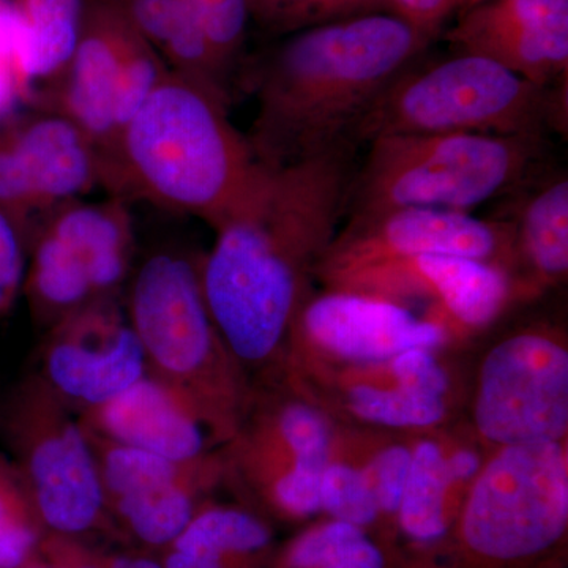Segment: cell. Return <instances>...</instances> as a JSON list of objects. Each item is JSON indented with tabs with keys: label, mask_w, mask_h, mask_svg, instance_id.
Returning <instances> with one entry per match:
<instances>
[{
	"label": "cell",
	"mask_w": 568,
	"mask_h": 568,
	"mask_svg": "<svg viewBox=\"0 0 568 568\" xmlns=\"http://www.w3.org/2000/svg\"><path fill=\"white\" fill-rule=\"evenodd\" d=\"M358 144L260 164L200 263L205 302L245 376H283L291 327L345 219Z\"/></svg>",
	"instance_id": "obj_1"
},
{
	"label": "cell",
	"mask_w": 568,
	"mask_h": 568,
	"mask_svg": "<svg viewBox=\"0 0 568 568\" xmlns=\"http://www.w3.org/2000/svg\"><path fill=\"white\" fill-rule=\"evenodd\" d=\"M433 40L388 11L295 32L257 82L246 134L256 162L286 166L353 141L381 93Z\"/></svg>",
	"instance_id": "obj_2"
},
{
	"label": "cell",
	"mask_w": 568,
	"mask_h": 568,
	"mask_svg": "<svg viewBox=\"0 0 568 568\" xmlns=\"http://www.w3.org/2000/svg\"><path fill=\"white\" fill-rule=\"evenodd\" d=\"M260 163L227 104L168 73L126 123L104 164L115 197L140 196L189 213L213 231L242 200Z\"/></svg>",
	"instance_id": "obj_3"
},
{
	"label": "cell",
	"mask_w": 568,
	"mask_h": 568,
	"mask_svg": "<svg viewBox=\"0 0 568 568\" xmlns=\"http://www.w3.org/2000/svg\"><path fill=\"white\" fill-rule=\"evenodd\" d=\"M545 136L392 134L368 142L346 219L396 209L470 213L519 189L544 162Z\"/></svg>",
	"instance_id": "obj_4"
},
{
	"label": "cell",
	"mask_w": 568,
	"mask_h": 568,
	"mask_svg": "<svg viewBox=\"0 0 568 568\" xmlns=\"http://www.w3.org/2000/svg\"><path fill=\"white\" fill-rule=\"evenodd\" d=\"M126 315L148 372L185 396L222 446L230 444L244 422L253 387L213 321L200 263L181 254H153L134 278Z\"/></svg>",
	"instance_id": "obj_5"
},
{
	"label": "cell",
	"mask_w": 568,
	"mask_h": 568,
	"mask_svg": "<svg viewBox=\"0 0 568 568\" xmlns=\"http://www.w3.org/2000/svg\"><path fill=\"white\" fill-rule=\"evenodd\" d=\"M562 92L534 84L506 67L459 52L410 63L381 93L361 123L355 144L392 134L485 133L544 136L555 125Z\"/></svg>",
	"instance_id": "obj_6"
},
{
	"label": "cell",
	"mask_w": 568,
	"mask_h": 568,
	"mask_svg": "<svg viewBox=\"0 0 568 568\" xmlns=\"http://www.w3.org/2000/svg\"><path fill=\"white\" fill-rule=\"evenodd\" d=\"M0 432L44 534L114 536L89 437L39 373L7 396Z\"/></svg>",
	"instance_id": "obj_7"
},
{
	"label": "cell",
	"mask_w": 568,
	"mask_h": 568,
	"mask_svg": "<svg viewBox=\"0 0 568 568\" xmlns=\"http://www.w3.org/2000/svg\"><path fill=\"white\" fill-rule=\"evenodd\" d=\"M568 523L564 443L497 448L467 493L463 537L489 559L536 556L558 544Z\"/></svg>",
	"instance_id": "obj_8"
},
{
	"label": "cell",
	"mask_w": 568,
	"mask_h": 568,
	"mask_svg": "<svg viewBox=\"0 0 568 568\" xmlns=\"http://www.w3.org/2000/svg\"><path fill=\"white\" fill-rule=\"evenodd\" d=\"M478 436L497 448L564 443L568 433V351L562 335L530 328L484 358L474 405Z\"/></svg>",
	"instance_id": "obj_9"
},
{
	"label": "cell",
	"mask_w": 568,
	"mask_h": 568,
	"mask_svg": "<svg viewBox=\"0 0 568 568\" xmlns=\"http://www.w3.org/2000/svg\"><path fill=\"white\" fill-rule=\"evenodd\" d=\"M85 432V429H84ZM112 532L159 555L227 480L224 446L193 459H173L89 435Z\"/></svg>",
	"instance_id": "obj_10"
},
{
	"label": "cell",
	"mask_w": 568,
	"mask_h": 568,
	"mask_svg": "<svg viewBox=\"0 0 568 568\" xmlns=\"http://www.w3.org/2000/svg\"><path fill=\"white\" fill-rule=\"evenodd\" d=\"M422 254L467 257L500 265L517 275L511 220H485L473 213L432 209H396L347 219L325 252L316 276L327 284L368 265Z\"/></svg>",
	"instance_id": "obj_11"
},
{
	"label": "cell",
	"mask_w": 568,
	"mask_h": 568,
	"mask_svg": "<svg viewBox=\"0 0 568 568\" xmlns=\"http://www.w3.org/2000/svg\"><path fill=\"white\" fill-rule=\"evenodd\" d=\"M448 338L450 332L443 324L418 317L399 302L328 287L310 294L295 315L286 362L323 353L364 368L386 364L414 347L435 351Z\"/></svg>",
	"instance_id": "obj_12"
},
{
	"label": "cell",
	"mask_w": 568,
	"mask_h": 568,
	"mask_svg": "<svg viewBox=\"0 0 568 568\" xmlns=\"http://www.w3.org/2000/svg\"><path fill=\"white\" fill-rule=\"evenodd\" d=\"M39 375L74 414L106 402L148 373L144 351L115 295L48 327Z\"/></svg>",
	"instance_id": "obj_13"
},
{
	"label": "cell",
	"mask_w": 568,
	"mask_h": 568,
	"mask_svg": "<svg viewBox=\"0 0 568 568\" xmlns=\"http://www.w3.org/2000/svg\"><path fill=\"white\" fill-rule=\"evenodd\" d=\"M446 39L551 88L567 80L568 0H480L455 17Z\"/></svg>",
	"instance_id": "obj_14"
},
{
	"label": "cell",
	"mask_w": 568,
	"mask_h": 568,
	"mask_svg": "<svg viewBox=\"0 0 568 568\" xmlns=\"http://www.w3.org/2000/svg\"><path fill=\"white\" fill-rule=\"evenodd\" d=\"M376 284L392 301L432 298L429 317L450 334L487 327L515 297L525 295L517 275L508 268L440 254L387 261L377 271Z\"/></svg>",
	"instance_id": "obj_15"
},
{
	"label": "cell",
	"mask_w": 568,
	"mask_h": 568,
	"mask_svg": "<svg viewBox=\"0 0 568 568\" xmlns=\"http://www.w3.org/2000/svg\"><path fill=\"white\" fill-rule=\"evenodd\" d=\"M77 416L89 435L160 457L193 459L223 447L200 410L149 372Z\"/></svg>",
	"instance_id": "obj_16"
},
{
	"label": "cell",
	"mask_w": 568,
	"mask_h": 568,
	"mask_svg": "<svg viewBox=\"0 0 568 568\" xmlns=\"http://www.w3.org/2000/svg\"><path fill=\"white\" fill-rule=\"evenodd\" d=\"M11 132L39 213L55 211L103 185L99 149L69 119L50 112L11 123Z\"/></svg>",
	"instance_id": "obj_17"
},
{
	"label": "cell",
	"mask_w": 568,
	"mask_h": 568,
	"mask_svg": "<svg viewBox=\"0 0 568 568\" xmlns=\"http://www.w3.org/2000/svg\"><path fill=\"white\" fill-rule=\"evenodd\" d=\"M126 41L92 33L78 40L62 84L52 91L55 114L69 119L99 149L104 162L114 145V100ZM104 182V179H103Z\"/></svg>",
	"instance_id": "obj_18"
},
{
	"label": "cell",
	"mask_w": 568,
	"mask_h": 568,
	"mask_svg": "<svg viewBox=\"0 0 568 568\" xmlns=\"http://www.w3.org/2000/svg\"><path fill=\"white\" fill-rule=\"evenodd\" d=\"M41 227L77 254L99 297L118 293L133 253L132 219L123 200L97 204L71 201L52 211Z\"/></svg>",
	"instance_id": "obj_19"
},
{
	"label": "cell",
	"mask_w": 568,
	"mask_h": 568,
	"mask_svg": "<svg viewBox=\"0 0 568 568\" xmlns=\"http://www.w3.org/2000/svg\"><path fill=\"white\" fill-rule=\"evenodd\" d=\"M271 541V530L256 515L205 500L159 559L163 568H248Z\"/></svg>",
	"instance_id": "obj_20"
},
{
	"label": "cell",
	"mask_w": 568,
	"mask_h": 568,
	"mask_svg": "<svg viewBox=\"0 0 568 568\" xmlns=\"http://www.w3.org/2000/svg\"><path fill=\"white\" fill-rule=\"evenodd\" d=\"M515 213V256L525 294L555 286L568 274V179L555 175L526 196Z\"/></svg>",
	"instance_id": "obj_21"
},
{
	"label": "cell",
	"mask_w": 568,
	"mask_h": 568,
	"mask_svg": "<svg viewBox=\"0 0 568 568\" xmlns=\"http://www.w3.org/2000/svg\"><path fill=\"white\" fill-rule=\"evenodd\" d=\"M132 14L142 33L166 51L175 65L174 74L201 85L230 106L224 65L183 0H133Z\"/></svg>",
	"instance_id": "obj_22"
},
{
	"label": "cell",
	"mask_w": 568,
	"mask_h": 568,
	"mask_svg": "<svg viewBox=\"0 0 568 568\" xmlns=\"http://www.w3.org/2000/svg\"><path fill=\"white\" fill-rule=\"evenodd\" d=\"M17 67L26 100L36 82L62 73L80 40L81 0H21Z\"/></svg>",
	"instance_id": "obj_23"
},
{
	"label": "cell",
	"mask_w": 568,
	"mask_h": 568,
	"mask_svg": "<svg viewBox=\"0 0 568 568\" xmlns=\"http://www.w3.org/2000/svg\"><path fill=\"white\" fill-rule=\"evenodd\" d=\"M22 293L28 297L33 320L44 327L102 298L77 254L43 227L32 241Z\"/></svg>",
	"instance_id": "obj_24"
},
{
	"label": "cell",
	"mask_w": 568,
	"mask_h": 568,
	"mask_svg": "<svg viewBox=\"0 0 568 568\" xmlns=\"http://www.w3.org/2000/svg\"><path fill=\"white\" fill-rule=\"evenodd\" d=\"M452 489L446 450L436 440H418L396 514L407 536L418 541H435L446 534Z\"/></svg>",
	"instance_id": "obj_25"
},
{
	"label": "cell",
	"mask_w": 568,
	"mask_h": 568,
	"mask_svg": "<svg viewBox=\"0 0 568 568\" xmlns=\"http://www.w3.org/2000/svg\"><path fill=\"white\" fill-rule=\"evenodd\" d=\"M346 409L354 417L395 429H424L447 416V402L436 396L414 394L395 386L354 383L345 390Z\"/></svg>",
	"instance_id": "obj_26"
},
{
	"label": "cell",
	"mask_w": 568,
	"mask_h": 568,
	"mask_svg": "<svg viewBox=\"0 0 568 568\" xmlns=\"http://www.w3.org/2000/svg\"><path fill=\"white\" fill-rule=\"evenodd\" d=\"M283 567L384 568V558L362 528L334 519L298 537L287 549Z\"/></svg>",
	"instance_id": "obj_27"
},
{
	"label": "cell",
	"mask_w": 568,
	"mask_h": 568,
	"mask_svg": "<svg viewBox=\"0 0 568 568\" xmlns=\"http://www.w3.org/2000/svg\"><path fill=\"white\" fill-rule=\"evenodd\" d=\"M44 530L9 455L0 454V568H21L39 551Z\"/></svg>",
	"instance_id": "obj_28"
},
{
	"label": "cell",
	"mask_w": 568,
	"mask_h": 568,
	"mask_svg": "<svg viewBox=\"0 0 568 568\" xmlns=\"http://www.w3.org/2000/svg\"><path fill=\"white\" fill-rule=\"evenodd\" d=\"M321 508L358 528L372 525L381 514L364 466L332 457L321 477Z\"/></svg>",
	"instance_id": "obj_29"
},
{
	"label": "cell",
	"mask_w": 568,
	"mask_h": 568,
	"mask_svg": "<svg viewBox=\"0 0 568 568\" xmlns=\"http://www.w3.org/2000/svg\"><path fill=\"white\" fill-rule=\"evenodd\" d=\"M256 2L272 20L295 32L362 14L392 13L387 0H248L250 10Z\"/></svg>",
	"instance_id": "obj_30"
},
{
	"label": "cell",
	"mask_w": 568,
	"mask_h": 568,
	"mask_svg": "<svg viewBox=\"0 0 568 568\" xmlns=\"http://www.w3.org/2000/svg\"><path fill=\"white\" fill-rule=\"evenodd\" d=\"M168 73L163 69L162 63L159 62V59L151 54V52L134 48V44H129V50H126L122 62L118 92H115L114 145L119 136H121L122 130L125 129L126 123L132 121L133 115L140 110L142 103L148 100L153 89L163 81ZM114 145H112V151H114Z\"/></svg>",
	"instance_id": "obj_31"
},
{
	"label": "cell",
	"mask_w": 568,
	"mask_h": 568,
	"mask_svg": "<svg viewBox=\"0 0 568 568\" xmlns=\"http://www.w3.org/2000/svg\"><path fill=\"white\" fill-rule=\"evenodd\" d=\"M0 213L7 216L24 239L26 227L39 213L31 183L26 178L11 125L0 129Z\"/></svg>",
	"instance_id": "obj_32"
},
{
	"label": "cell",
	"mask_w": 568,
	"mask_h": 568,
	"mask_svg": "<svg viewBox=\"0 0 568 568\" xmlns=\"http://www.w3.org/2000/svg\"><path fill=\"white\" fill-rule=\"evenodd\" d=\"M413 450L403 444H386L377 448L364 466L379 514H398L409 476Z\"/></svg>",
	"instance_id": "obj_33"
},
{
	"label": "cell",
	"mask_w": 568,
	"mask_h": 568,
	"mask_svg": "<svg viewBox=\"0 0 568 568\" xmlns=\"http://www.w3.org/2000/svg\"><path fill=\"white\" fill-rule=\"evenodd\" d=\"M392 383L405 390L446 399L450 381L433 349L414 347L386 362Z\"/></svg>",
	"instance_id": "obj_34"
},
{
	"label": "cell",
	"mask_w": 568,
	"mask_h": 568,
	"mask_svg": "<svg viewBox=\"0 0 568 568\" xmlns=\"http://www.w3.org/2000/svg\"><path fill=\"white\" fill-rule=\"evenodd\" d=\"M26 260L22 235L0 213V317L9 315L22 291Z\"/></svg>",
	"instance_id": "obj_35"
},
{
	"label": "cell",
	"mask_w": 568,
	"mask_h": 568,
	"mask_svg": "<svg viewBox=\"0 0 568 568\" xmlns=\"http://www.w3.org/2000/svg\"><path fill=\"white\" fill-rule=\"evenodd\" d=\"M39 551L52 568H114L111 551L93 547L88 538L44 534Z\"/></svg>",
	"instance_id": "obj_36"
},
{
	"label": "cell",
	"mask_w": 568,
	"mask_h": 568,
	"mask_svg": "<svg viewBox=\"0 0 568 568\" xmlns=\"http://www.w3.org/2000/svg\"><path fill=\"white\" fill-rule=\"evenodd\" d=\"M392 13L436 39L444 26L480 0H387Z\"/></svg>",
	"instance_id": "obj_37"
},
{
	"label": "cell",
	"mask_w": 568,
	"mask_h": 568,
	"mask_svg": "<svg viewBox=\"0 0 568 568\" xmlns=\"http://www.w3.org/2000/svg\"><path fill=\"white\" fill-rule=\"evenodd\" d=\"M446 463L448 478H450L454 488L462 487V485H469L470 487L485 465L480 455L474 448L465 446L446 450Z\"/></svg>",
	"instance_id": "obj_38"
},
{
	"label": "cell",
	"mask_w": 568,
	"mask_h": 568,
	"mask_svg": "<svg viewBox=\"0 0 568 568\" xmlns=\"http://www.w3.org/2000/svg\"><path fill=\"white\" fill-rule=\"evenodd\" d=\"M21 568H52L50 562L40 555V551H37L36 555L32 556L28 562L24 564Z\"/></svg>",
	"instance_id": "obj_39"
}]
</instances>
